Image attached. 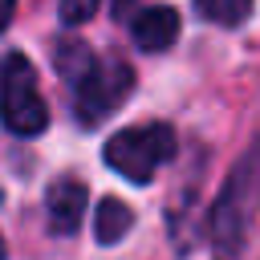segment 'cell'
<instances>
[{
  "mask_svg": "<svg viewBox=\"0 0 260 260\" xmlns=\"http://www.w3.org/2000/svg\"><path fill=\"white\" fill-rule=\"evenodd\" d=\"M57 12H61V24H85L93 12H98V0H61L57 4Z\"/></svg>",
  "mask_w": 260,
  "mask_h": 260,
  "instance_id": "9c48e42d",
  "label": "cell"
},
{
  "mask_svg": "<svg viewBox=\"0 0 260 260\" xmlns=\"http://www.w3.org/2000/svg\"><path fill=\"white\" fill-rule=\"evenodd\" d=\"M195 8H199L203 20H215V24L232 28V24H244L248 20L252 0H195Z\"/></svg>",
  "mask_w": 260,
  "mask_h": 260,
  "instance_id": "ba28073f",
  "label": "cell"
},
{
  "mask_svg": "<svg viewBox=\"0 0 260 260\" xmlns=\"http://www.w3.org/2000/svg\"><path fill=\"white\" fill-rule=\"evenodd\" d=\"M85 195H89V191H85V183H81V179L61 175V179H53V183H49L45 215H49V228H53L57 236H69V232H77V228H81Z\"/></svg>",
  "mask_w": 260,
  "mask_h": 260,
  "instance_id": "5b68a950",
  "label": "cell"
},
{
  "mask_svg": "<svg viewBox=\"0 0 260 260\" xmlns=\"http://www.w3.org/2000/svg\"><path fill=\"white\" fill-rule=\"evenodd\" d=\"M130 223H134L130 207H126L122 199H106V203L98 207V219H93V236H98V244H118V240H126Z\"/></svg>",
  "mask_w": 260,
  "mask_h": 260,
  "instance_id": "52a82bcc",
  "label": "cell"
},
{
  "mask_svg": "<svg viewBox=\"0 0 260 260\" xmlns=\"http://www.w3.org/2000/svg\"><path fill=\"white\" fill-rule=\"evenodd\" d=\"M69 89H73V110H77V118L93 126V122H102L106 114H114V110L126 102V93L134 89V73H130L126 61H118V57L102 61V57L93 53V61L69 81Z\"/></svg>",
  "mask_w": 260,
  "mask_h": 260,
  "instance_id": "277c9868",
  "label": "cell"
},
{
  "mask_svg": "<svg viewBox=\"0 0 260 260\" xmlns=\"http://www.w3.org/2000/svg\"><path fill=\"white\" fill-rule=\"evenodd\" d=\"M175 37H179V12L175 8L154 4V8L134 16V45L142 53H162V49H171Z\"/></svg>",
  "mask_w": 260,
  "mask_h": 260,
  "instance_id": "8992f818",
  "label": "cell"
},
{
  "mask_svg": "<svg viewBox=\"0 0 260 260\" xmlns=\"http://www.w3.org/2000/svg\"><path fill=\"white\" fill-rule=\"evenodd\" d=\"M12 8H16V0H0V28H8V20H12Z\"/></svg>",
  "mask_w": 260,
  "mask_h": 260,
  "instance_id": "30bf717a",
  "label": "cell"
},
{
  "mask_svg": "<svg viewBox=\"0 0 260 260\" xmlns=\"http://www.w3.org/2000/svg\"><path fill=\"white\" fill-rule=\"evenodd\" d=\"M179 142H175V130L167 122H142V126H126L118 130L106 146H102V158L110 171H118L122 179L130 183H150L171 158H175Z\"/></svg>",
  "mask_w": 260,
  "mask_h": 260,
  "instance_id": "7a4b0ae2",
  "label": "cell"
},
{
  "mask_svg": "<svg viewBox=\"0 0 260 260\" xmlns=\"http://www.w3.org/2000/svg\"><path fill=\"white\" fill-rule=\"evenodd\" d=\"M0 122L20 134V138H32L49 126V106L37 89V73L28 65L24 53H8L4 57V69H0Z\"/></svg>",
  "mask_w": 260,
  "mask_h": 260,
  "instance_id": "3957f363",
  "label": "cell"
},
{
  "mask_svg": "<svg viewBox=\"0 0 260 260\" xmlns=\"http://www.w3.org/2000/svg\"><path fill=\"white\" fill-rule=\"evenodd\" d=\"M134 0H114V16H126V8H130Z\"/></svg>",
  "mask_w": 260,
  "mask_h": 260,
  "instance_id": "8fae6325",
  "label": "cell"
},
{
  "mask_svg": "<svg viewBox=\"0 0 260 260\" xmlns=\"http://www.w3.org/2000/svg\"><path fill=\"white\" fill-rule=\"evenodd\" d=\"M256 215H260V142L232 167L228 183L219 187V195L207 211V240L219 260L244 256Z\"/></svg>",
  "mask_w": 260,
  "mask_h": 260,
  "instance_id": "6da1fadb",
  "label": "cell"
},
{
  "mask_svg": "<svg viewBox=\"0 0 260 260\" xmlns=\"http://www.w3.org/2000/svg\"><path fill=\"white\" fill-rule=\"evenodd\" d=\"M0 260H4V240H0Z\"/></svg>",
  "mask_w": 260,
  "mask_h": 260,
  "instance_id": "7c38bea8",
  "label": "cell"
}]
</instances>
